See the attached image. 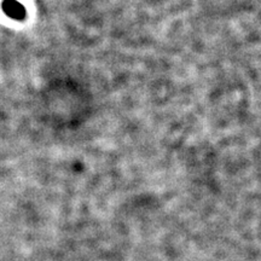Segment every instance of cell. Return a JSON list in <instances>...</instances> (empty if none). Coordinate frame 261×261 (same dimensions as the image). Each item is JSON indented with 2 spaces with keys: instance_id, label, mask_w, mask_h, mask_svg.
Wrapping results in <instances>:
<instances>
[{
  "instance_id": "1",
  "label": "cell",
  "mask_w": 261,
  "mask_h": 261,
  "mask_svg": "<svg viewBox=\"0 0 261 261\" xmlns=\"http://www.w3.org/2000/svg\"><path fill=\"white\" fill-rule=\"evenodd\" d=\"M4 10L9 16L17 18V20H22L24 17L23 6L15 0H6L4 3Z\"/></svg>"
}]
</instances>
